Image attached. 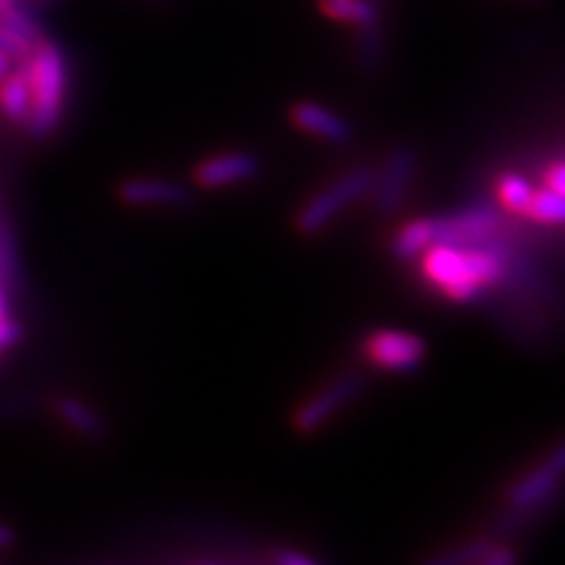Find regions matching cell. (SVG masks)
<instances>
[{"instance_id":"obj_1","label":"cell","mask_w":565,"mask_h":565,"mask_svg":"<svg viewBox=\"0 0 565 565\" xmlns=\"http://www.w3.org/2000/svg\"><path fill=\"white\" fill-rule=\"evenodd\" d=\"M422 274L452 302H476L486 290L498 288L511 269V247L502 234L473 245L436 243L422 253Z\"/></svg>"},{"instance_id":"obj_2","label":"cell","mask_w":565,"mask_h":565,"mask_svg":"<svg viewBox=\"0 0 565 565\" xmlns=\"http://www.w3.org/2000/svg\"><path fill=\"white\" fill-rule=\"evenodd\" d=\"M24 66L31 87V109L24 126L33 139H43L60 126L64 109L68 83L64 50L52 41L35 43Z\"/></svg>"},{"instance_id":"obj_3","label":"cell","mask_w":565,"mask_h":565,"mask_svg":"<svg viewBox=\"0 0 565 565\" xmlns=\"http://www.w3.org/2000/svg\"><path fill=\"white\" fill-rule=\"evenodd\" d=\"M373 186H375L373 168L349 170L347 174L330 182L326 189L313 193V196L299 207L295 217V228L302 236H318L332 220H338L347 207L370 196Z\"/></svg>"},{"instance_id":"obj_4","label":"cell","mask_w":565,"mask_h":565,"mask_svg":"<svg viewBox=\"0 0 565 565\" xmlns=\"http://www.w3.org/2000/svg\"><path fill=\"white\" fill-rule=\"evenodd\" d=\"M565 471V446L558 444L550 455L542 457L540 462L525 471L521 479L509 486L507 490V519L502 525L519 521L525 523L530 516L540 514V511L550 504L563 483Z\"/></svg>"},{"instance_id":"obj_5","label":"cell","mask_w":565,"mask_h":565,"mask_svg":"<svg viewBox=\"0 0 565 565\" xmlns=\"http://www.w3.org/2000/svg\"><path fill=\"white\" fill-rule=\"evenodd\" d=\"M431 224L436 243L473 245L502 234L504 215L490 203H473L446 215H431Z\"/></svg>"},{"instance_id":"obj_6","label":"cell","mask_w":565,"mask_h":565,"mask_svg":"<svg viewBox=\"0 0 565 565\" xmlns=\"http://www.w3.org/2000/svg\"><path fill=\"white\" fill-rule=\"evenodd\" d=\"M365 359L386 373H415L427 361V342L408 330L382 328L370 332L363 342Z\"/></svg>"},{"instance_id":"obj_7","label":"cell","mask_w":565,"mask_h":565,"mask_svg":"<svg viewBox=\"0 0 565 565\" xmlns=\"http://www.w3.org/2000/svg\"><path fill=\"white\" fill-rule=\"evenodd\" d=\"M365 388L363 377L342 375L326 384L321 392L299 403L292 413V427L297 434H313L328 424L340 411H344L351 401H356Z\"/></svg>"},{"instance_id":"obj_8","label":"cell","mask_w":565,"mask_h":565,"mask_svg":"<svg viewBox=\"0 0 565 565\" xmlns=\"http://www.w3.org/2000/svg\"><path fill=\"white\" fill-rule=\"evenodd\" d=\"M417 163L419 158L413 147H396L386 156L380 174L375 172V186L370 191L377 215L394 217L403 207L415 180Z\"/></svg>"},{"instance_id":"obj_9","label":"cell","mask_w":565,"mask_h":565,"mask_svg":"<svg viewBox=\"0 0 565 565\" xmlns=\"http://www.w3.org/2000/svg\"><path fill=\"white\" fill-rule=\"evenodd\" d=\"M116 193L130 207H186L193 201V193L186 184L161 180V177H130V180L120 182Z\"/></svg>"},{"instance_id":"obj_10","label":"cell","mask_w":565,"mask_h":565,"mask_svg":"<svg viewBox=\"0 0 565 565\" xmlns=\"http://www.w3.org/2000/svg\"><path fill=\"white\" fill-rule=\"evenodd\" d=\"M262 172V163L255 153L228 151L205 158L193 170V180L203 189H222L241 182H250Z\"/></svg>"},{"instance_id":"obj_11","label":"cell","mask_w":565,"mask_h":565,"mask_svg":"<svg viewBox=\"0 0 565 565\" xmlns=\"http://www.w3.org/2000/svg\"><path fill=\"white\" fill-rule=\"evenodd\" d=\"M290 118L299 130L311 132L313 137L330 141V145H349L353 139V130L349 122L330 111L328 106H321L316 102H299L292 106Z\"/></svg>"},{"instance_id":"obj_12","label":"cell","mask_w":565,"mask_h":565,"mask_svg":"<svg viewBox=\"0 0 565 565\" xmlns=\"http://www.w3.org/2000/svg\"><path fill=\"white\" fill-rule=\"evenodd\" d=\"M55 415L66 429H71L87 440H99L106 436L104 417L93 408L90 403H85L81 398H74V396L57 398Z\"/></svg>"},{"instance_id":"obj_13","label":"cell","mask_w":565,"mask_h":565,"mask_svg":"<svg viewBox=\"0 0 565 565\" xmlns=\"http://www.w3.org/2000/svg\"><path fill=\"white\" fill-rule=\"evenodd\" d=\"M31 109V87H29V74L26 66L22 64L20 71H8L0 78V111L6 114L8 120L24 126Z\"/></svg>"},{"instance_id":"obj_14","label":"cell","mask_w":565,"mask_h":565,"mask_svg":"<svg viewBox=\"0 0 565 565\" xmlns=\"http://www.w3.org/2000/svg\"><path fill=\"white\" fill-rule=\"evenodd\" d=\"M431 245H436V241H434V224L429 215V217H417V220L405 222L394 234L388 250H392V255L401 262H413L422 257V253H427Z\"/></svg>"},{"instance_id":"obj_15","label":"cell","mask_w":565,"mask_h":565,"mask_svg":"<svg viewBox=\"0 0 565 565\" xmlns=\"http://www.w3.org/2000/svg\"><path fill=\"white\" fill-rule=\"evenodd\" d=\"M321 10L332 20L356 24L361 31H380V6L370 0H318Z\"/></svg>"},{"instance_id":"obj_16","label":"cell","mask_w":565,"mask_h":565,"mask_svg":"<svg viewBox=\"0 0 565 565\" xmlns=\"http://www.w3.org/2000/svg\"><path fill=\"white\" fill-rule=\"evenodd\" d=\"M498 544L490 537H476V540H467L462 544H455L446 552H438L429 558H424L419 565H476L479 563L492 546Z\"/></svg>"},{"instance_id":"obj_17","label":"cell","mask_w":565,"mask_h":565,"mask_svg":"<svg viewBox=\"0 0 565 565\" xmlns=\"http://www.w3.org/2000/svg\"><path fill=\"white\" fill-rule=\"evenodd\" d=\"M525 215L533 220V222H540V224H546V226H558L565 217V199L563 193L544 186V189H535L533 199H530V205L525 210Z\"/></svg>"},{"instance_id":"obj_18","label":"cell","mask_w":565,"mask_h":565,"mask_svg":"<svg viewBox=\"0 0 565 565\" xmlns=\"http://www.w3.org/2000/svg\"><path fill=\"white\" fill-rule=\"evenodd\" d=\"M535 186L530 184L523 174L516 172H507L500 177L498 182V199L507 212H516V215H525V210L530 205V199H533Z\"/></svg>"},{"instance_id":"obj_19","label":"cell","mask_w":565,"mask_h":565,"mask_svg":"<svg viewBox=\"0 0 565 565\" xmlns=\"http://www.w3.org/2000/svg\"><path fill=\"white\" fill-rule=\"evenodd\" d=\"M0 26H6V29H10V31H14L17 35H22L24 41H29V43H33V45L39 43V41H43V31H41L39 22H35L33 17H29V14L20 8V3L0 8Z\"/></svg>"},{"instance_id":"obj_20","label":"cell","mask_w":565,"mask_h":565,"mask_svg":"<svg viewBox=\"0 0 565 565\" xmlns=\"http://www.w3.org/2000/svg\"><path fill=\"white\" fill-rule=\"evenodd\" d=\"M41 43V41H39ZM35 45L33 43H29V41H24L22 35H17L14 31H10V29H6V26H0V55L3 57H8L10 62L12 60H26L29 55H31V50H33Z\"/></svg>"},{"instance_id":"obj_21","label":"cell","mask_w":565,"mask_h":565,"mask_svg":"<svg viewBox=\"0 0 565 565\" xmlns=\"http://www.w3.org/2000/svg\"><path fill=\"white\" fill-rule=\"evenodd\" d=\"M476 565H519V554H516L514 546L494 544L492 550Z\"/></svg>"},{"instance_id":"obj_22","label":"cell","mask_w":565,"mask_h":565,"mask_svg":"<svg viewBox=\"0 0 565 565\" xmlns=\"http://www.w3.org/2000/svg\"><path fill=\"white\" fill-rule=\"evenodd\" d=\"M22 334H24V328L20 321H14L12 316L0 318V351L14 347L22 340Z\"/></svg>"},{"instance_id":"obj_23","label":"cell","mask_w":565,"mask_h":565,"mask_svg":"<svg viewBox=\"0 0 565 565\" xmlns=\"http://www.w3.org/2000/svg\"><path fill=\"white\" fill-rule=\"evenodd\" d=\"M274 565H318L313 558H309L307 554H299L292 550H280L274 556Z\"/></svg>"},{"instance_id":"obj_24","label":"cell","mask_w":565,"mask_h":565,"mask_svg":"<svg viewBox=\"0 0 565 565\" xmlns=\"http://www.w3.org/2000/svg\"><path fill=\"white\" fill-rule=\"evenodd\" d=\"M546 186L558 191V193H565V166H563V161H556L550 168V174H546Z\"/></svg>"},{"instance_id":"obj_25","label":"cell","mask_w":565,"mask_h":565,"mask_svg":"<svg viewBox=\"0 0 565 565\" xmlns=\"http://www.w3.org/2000/svg\"><path fill=\"white\" fill-rule=\"evenodd\" d=\"M3 316H10V305H8V295H6V290L0 288V318Z\"/></svg>"},{"instance_id":"obj_26","label":"cell","mask_w":565,"mask_h":565,"mask_svg":"<svg viewBox=\"0 0 565 565\" xmlns=\"http://www.w3.org/2000/svg\"><path fill=\"white\" fill-rule=\"evenodd\" d=\"M8 71H10V60L0 55V78H3V76L8 74Z\"/></svg>"},{"instance_id":"obj_27","label":"cell","mask_w":565,"mask_h":565,"mask_svg":"<svg viewBox=\"0 0 565 565\" xmlns=\"http://www.w3.org/2000/svg\"><path fill=\"white\" fill-rule=\"evenodd\" d=\"M17 3V0H0V8H3V6H14Z\"/></svg>"},{"instance_id":"obj_28","label":"cell","mask_w":565,"mask_h":565,"mask_svg":"<svg viewBox=\"0 0 565 565\" xmlns=\"http://www.w3.org/2000/svg\"><path fill=\"white\" fill-rule=\"evenodd\" d=\"M370 3H375V6H380V8H382V0H370Z\"/></svg>"},{"instance_id":"obj_29","label":"cell","mask_w":565,"mask_h":565,"mask_svg":"<svg viewBox=\"0 0 565 565\" xmlns=\"http://www.w3.org/2000/svg\"><path fill=\"white\" fill-rule=\"evenodd\" d=\"M203 565H220V563H203Z\"/></svg>"}]
</instances>
